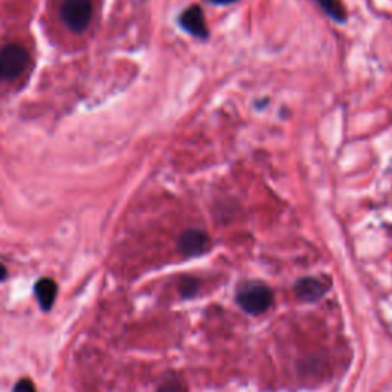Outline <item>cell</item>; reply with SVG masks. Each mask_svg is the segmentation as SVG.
Instances as JSON below:
<instances>
[{
    "label": "cell",
    "mask_w": 392,
    "mask_h": 392,
    "mask_svg": "<svg viewBox=\"0 0 392 392\" xmlns=\"http://www.w3.org/2000/svg\"><path fill=\"white\" fill-rule=\"evenodd\" d=\"M236 301L245 313L248 314H262L271 307L273 303V291L269 286L261 282L244 284L237 290Z\"/></svg>",
    "instance_id": "1"
},
{
    "label": "cell",
    "mask_w": 392,
    "mask_h": 392,
    "mask_svg": "<svg viewBox=\"0 0 392 392\" xmlns=\"http://www.w3.org/2000/svg\"><path fill=\"white\" fill-rule=\"evenodd\" d=\"M28 63H30V55L25 47L17 43H8L0 55V77L5 82L16 80L25 72Z\"/></svg>",
    "instance_id": "2"
},
{
    "label": "cell",
    "mask_w": 392,
    "mask_h": 392,
    "mask_svg": "<svg viewBox=\"0 0 392 392\" xmlns=\"http://www.w3.org/2000/svg\"><path fill=\"white\" fill-rule=\"evenodd\" d=\"M63 23L72 33H83L92 18L91 0H63L60 8Z\"/></svg>",
    "instance_id": "3"
},
{
    "label": "cell",
    "mask_w": 392,
    "mask_h": 392,
    "mask_svg": "<svg viewBox=\"0 0 392 392\" xmlns=\"http://www.w3.org/2000/svg\"><path fill=\"white\" fill-rule=\"evenodd\" d=\"M210 248V237L206 232L198 228H190L181 233L178 239V250L186 257L204 254Z\"/></svg>",
    "instance_id": "4"
},
{
    "label": "cell",
    "mask_w": 392,
    "mask_h": 392,
    "mask_svg": "<svg viewBox=\"0 0 392 392\" xmlns=\"http://www.w3.org/2000/svg\"><path fill=\"white\" fill-rule=\"evenodd\" d=\"M179 25L190 35L198 37V39H207L208 28L206 25L204 11L199 5H190L186 11L179 16Z\"/></svg>",
    "instance_id": "5"
},
{
    "label": "cell",
    "mask_w": 392,
    "mask_h": 392,
    "mask_svg": "<svg viewBox=\"0 0 392 392\" xmlns=\"http://www.w3.org/2000/svg\"><path fill=\"white\" fill-rule=\"evenodd\" d=\"M328 285L322 282L319 277H303L294 286V293L301 301L315 302L327 293Z\"/></svg>",
    "instance_id": "6"
},
{
    "label": "cell",
    "mask_w": 392,
    "mask_h": 392,
    "mask_svg": "<svg viewBox=\"0 0 392 392\" xmlns=\"http://www.w3.org/2000/svg\"><path fill=\"white\" fill-rule=\"evenodd\" d=\"M34 293L40 308L43 311H50L57 298V284L52 279H50V277H43V279L35 284Z\"/></svg>",
    "instance_id": "7"
},
{
    "label": "cell",
    "mask_w": 392,
    "mask_h": 392,
    "mask_svg": "<svg viewBox=\"0 0 392 392\" xmlns=\"http://www.w3.org/2000/svg\"><path fill=\"white\" fill-rule=\"evenodd\" d=\"M315 2L320 5V8L332 18V21H336L339 23H343L347 21V11L340 0H315Z\"/></svg>",
    "instance_id": "8"
},
{
    "label": "cell",
    "mask_w": 392,
    "mask_h": 392,
    "mask_svg": "<svg viewBox=\"0 0 392 392\" xmlns=\"http://www.w3.org/2000/svg\"><path fill=\"white\" fill-rule=\"evenodd\" d=\"M198 281L194 279V277H184L179 284V293L183 298H194V296L198 293Z\"/></svg>",
    "instance_id": "9"
},
{
    "label": "cell",
    "mask_w": 392,
    "mask_h": 392,
    "mask_svg": "<svg viewBox=\"0 0 392 392\" xmlns=\"http://www.w3.org/2000/svg\"><path fill=\"white\" fill-rule=\"evenodd\" d=\"M158 392H184V388L178 380H167L159 386Z\"/></svg>",
    "instance_id": "10"
},
{
    "label": "cell",
    "mask_w": 392,
    "mask_h": 392,
    "mask_svg": "<svg viewBox=\"0 0 392 392\" xmlns=\"http://www.w3.org/2000/svg\"><path fill=\"white\" fill-rule=\"evenodd\" d=\"M13 392H37V391H35V388H34L31 380L22 379V380H18L17 383L14 385Z\"/></svg>",
    "instance_id": "11"
},
{
    "label": "cell",
    "mask_w": 392,
    "mask_h": 392,
    "mask_svg": "<svg viewBox=\"0 0 392 392\" xmlns=\"http://www.w3.org/2000/svg\"><path fill=\"white\" fill-rule=\"evenodd\" d=\"M210 2L215 5H232V4L237 2V0H210Z\"/></svg>",
    "instance_id": "12"
}]
</instances>
